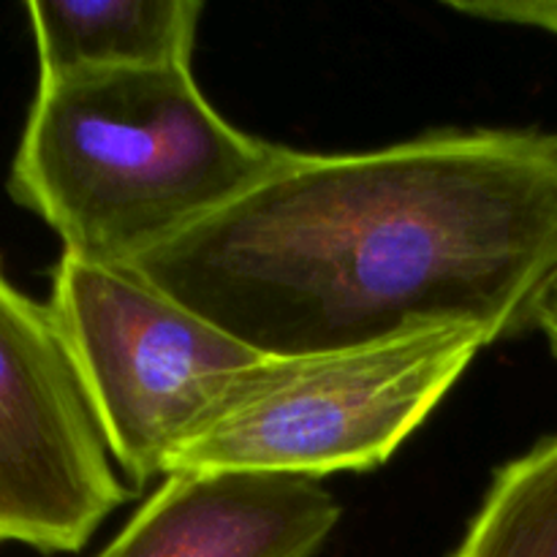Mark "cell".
<instances>
[{
	"mask_svg": "<svg viewBox=\"0 0 557 557\" xmlns=\"http://www.w3.org/2000/svg\"><path fill=\"white\" fill-rule=\"evenodd\" d=\"M128 270L267 357L428 326L536 330L557 275V134L430 131L302 152Z\"/></svg>",
	"mask_w": 557,
	"mask_h": 557,
	"instance_id": "cell-1",
	"label": "cell"
},
{
	"mask_svg": "<svg viewBox=\"0 0 557 557\" xmlns=\"http://www.w3.org/2000/svg\"><path fill=\"white\" fill-rule=\"evenodd\" d=\"M292 147L228 123L190 65L38 76L9 194L63 253L128 267L275 172Z\"/></svg>",
	"mask_w": 557,
	"mask_h": 557,
	"instance_id": "cell-2",
	"label": "cell"
},
{
	"mask_svg": "<svg viewBox=\"0 0 557 557\" xmlns=\"http://www.w3.org/2000/svg\"><path fill=\"white\" fill-rule=\"evenodd\" d=\"M487 346L482 330L451 324L341 351L267 357L174 455L166 476L250 471L321 482L370 471L417 433Z\"/></svg>",
	"mask_w": 557,
	"mask_h": 557,
	"instance_id": "cell-3",
	"label": "cell"
},
{
	"mask_svg": "<svg viewBox=\"0 0 557 557\" xmlns=\"http://www.w3.org/2000/svg\"><path fill=\"white\" fill-rule=\"evenodd\" d=\"M49 308L71 348L120 476H166L267 354L136 275L63 253Z\"/></svg>",
	"mask_w": 557,
	"mask_h": 557,
	"instance_id": "cell-4",
	"label": "cell"
},
{
	"mask_svg": "<svg viewBox=\"0 0 557 557\" xmlns=\"http://www.w3.org/2000/svg\"><path fill=\"white\" fill-rule=\"evenodd\" d=\"M128 498L52 308L0 264V544L79 553Z\"/></svg>",
	"mask_w": 557,
	"mask_h": 557,
	"instance_id": "cell-5",
	"label": "cell"
},
{
	"mask_svg": "<svg viewBox=\"0 0 557 557\" xmlns=\"http://www.w3.org/2000/svg\"><path fill=\"white\" fill-rule=\"evenodd\" d=\"M341 515L319 479L172 473L96 557H315Z\"/></svg>",
	"mask_w": 557,
	"mask_h": 557,
	"instance_id": "cell-6",
	"label": "cell"
},
{
	"mask_svg": "<svg viewBox=\"0 0 557 557\" xmlns=\"http://www.w3.org/2000/svg\"><path fill=\"white\" fill-rule=\"evenodd\" d=\"M38 76L190 65L199 0H33Z\"/></svg>",
	"mask_w": 557,
	"mask_h": 557,
	"instance_id": "cell-7",
	"label": "cell"
},
{
	"mask_svg": "<svg viewBox=\"0 0 557 557\" xmlns=\"http://www.w3.org/2000/svg\"><path fill=\"white\" fill-rule=\"evenodd\" d=\"M455 557H557V435L495 473Z\"/></svg>",
	"mask_w": 557,
	"mask_h": 557,
	"instance_id": "cell-8",
	"label": "cell"
},
{
	"mask_svg": "<svg viewBox=\"0 0 557 557\" xmlns=\"http://www.w3.org/2000/svg\"><path fill=\"white\" fill-rule=\"evenodd\" d=\"M446 5L484 22L536 27L557 36V0H451Z\"/></svg>",
	"mask_w": 557,
	"mask_h": 557,
	"instance_id": "cell-9",
	"label": "cell"
},
{
	"mask_svg": "<svg viewBox=\"0 0 557 557\" xmlns=\"http://www.w3.org/2000/svg\"><path fill=\"white\" fill-rule=\"evenodd\" d=\"M536 330L547 337L549 351L557 359V275L549 281L547 292L542 294L536 308Z\"/></svg>",
	"mask_w": 557,
	"mask_h": 557,
	"instance_id": "cell-10",
	"label": "cell"
}]
</instances>
